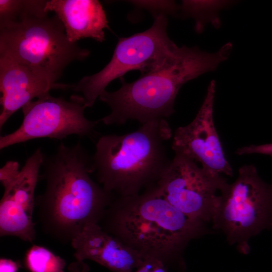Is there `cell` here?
<instances>
[{"label": "cell", "mask_w": 272, "mask_h": 272, "mask_svg": "<svg viewBox=\"0 0 272 272\" xmlns=\"http://www.w3.org/2000/svg\"><path fill=\"white\" fill-rule=\"evenodd\" d=\"M25 265L31 272H64L65 260L48 249L33 245L27 250Z\"/></svg>", "instance_id": "cell-16"}, {"label": "cell", "mask_w": 272, "mask_h": 272, "mask_svg": "<svg viewBox=\"0 0 272 272\" xmlns=\"http://www.w3.org/2000/svg\"><path fill=\"white\" fill-rule=\"evenodd\" d=\"M212 222L230 245L248 254L250 239L272 229V183L261 179L254 165L242 166L236 180L222 192Z\"/></svg>", "instance_id": "cell-6"}, {"label": "cell", "mask_w": 272, "mask_h": 272, "mask_svg": "<svg viewBox=\"0 0 272 272\" xmlns=\"http://www.w3.org/2000/svg\"><path fill=\"white\" fill-rule=\"evenodd\" d=\"M167 19L157 15L148 30L128 37L120 38L109 63L99 72L83 77L73 85L74 92L84 99L87 107L96 99L114 80L132 70L147 73L162 63L178 46L167 32Z\"/></svg>", "instance_id": "cell-7"}, {"label": "cell", "mask_w": 272, "mask_h": 272, "mask_svg": "<svg viewBox=\"0 0 272 272\" xmlns=\"http://www.w3.org/2000/svg\"><path fill=\"white\" fill-rule=\"evenodd\" d=\"M46 12H53L62 23L66 37L72 43L90 38L102 42L108 21L97 0L46 1Z\"/></svg>", "instance_id": "cell-14"}, {"label": "cell", "mask_w": 272, "mask_h": 272, "mask_svg": "<svg viewBox=\"0 0 272 272\" xmlns=\"http://www.w3.org/2000/svg\"><path fill=\"white\" fill-rule=\"evenodd\" d=\"M230 3L222 1H184L181 8L184 14L195 19L196 30L201 32L207 23L218 27L220 24L218 12Z\"/></svg>", "instance_id": "cell-15"}, {"label": "cell", "mask_w": 272, "mask_h": 272, "mask_svg": "<svg viewBox=\"0 0 272 272\" xmlns=\"http://www.w3.org/2000/svg\"><path fill=\"white\" fill-rule=\"evenodd\" d=\"M28 0H0V26L18 21L25 13Z\"/></svg>", "instance_id": "cell-17"}, {"label": "cell", "mask_w": 272, "mask_h": 272, "mask_svg": "<svg viewBox=\"0 0 272 272\" xmlns=\"http://www.w3.org/2000/svg\"><path fill=\"white\" fill-rule=\"evenodd\" d=\"M46 1L29 0L16 22L0 26V55L8 57L52 84L66 67L89 51L70 42L56 15L44 11Z\"/></svg>", "instance_id": "cell-5"}, {"label": "cell", "mask_w": 272, "mask_h": 272, "mask_svg": "<svg viewBox=\"0 0 272 272\" xmlns=\"http://www.w3.org/2000/svg\"><path fill=\"white\" fill-rule=\"evenodd\" d=\"M72 87L51 83L15 60L0 55V129L14 113L34 99L49 94L51 89Z\"/></svg>", "instance_id": "cell-12"}, {"label": "cell", "mask_w": 272, "mask_h": 272, "mask_svg": "<svg viewBox=\"0 0 272 272\" xmlns=\"http://www.w3.org/2000/svg\"><path fill=\"white\" fill-rule=\"evenodd\" d=\"M228 184L222 175L208 171L190 159L175 153L156 187L177 210L206 223L212 221Z\"/></svg>", "instance_id": "cell-8"}, {"label": "cell", "mask_w": 272, "mask_h": 272, "mask_svg": "<svg viewBox=\"0 0 272 272\" xmlns=\"http://www.w3.org/2000/svg\"><path fill=\"white\" fill-rule=\"evenodd\" d=\"M86 108L83 98L78 94L69 99L50 94L36 99L22 107L24 118L19 127L1 136L0 149L39 138L61 140L73 134L93 137L99 120L86 118Z\"/></svg>", "instance_id": "cell-9"}, {"label": "cell", "mask_w": 272, "mask_h": 272, "mask_svg": "<svg viewBox=\"0 0 272 272\" xmlns=\"http://www.w3.org/2000/svg\"><path fill=\"white\" fill-rule=\"evenodd\" d=\"M76 272H89L90 267L89 265L84 262L76 260L75 261Z\"/></svg>", "instance_id": "cell-22"}, {"label": "cell", "mask_w": 272, "mask_h": 272, "mask_svg": "<svg viewBox=\"0 0 272 272\" xmlns=\"http://www.w3.org/2000/svg\"><path fill=\"white\" fill-rule=\"evenodd\" d=\"M45 155L37 148L14 180L5 188L0 201V235L13 236L32 242L36 237L33 214L35 191Z\"/></svg>", "instance_id": "cell-11"}, {"label": "cell", "mask_w": 272, "mask_h": 272, "mask_svg": "<svg viewBox=\"0 0 272 272\" xmlns=\"http://www.w3.org/2000/svg\"><path fill=\"white\" fill-rule=\"evenodd\" d=\"M132 272H169V270L157 259L145 258L140 266Z\"/></svg>", "instance_id": "cell-20"}, {"label": "cell", "mask_w": 272, "mask_h": 272, "mask_svg": "<svg viewBox=\"0 0 272 272\" xmlns=\"http://www.w3.org/2000/svg\"><path fill=\"white\" fill-rule=\"evenodd\" d=\"M106 232L168 269L185 272L189 242L209 233L206 223L190 218L164 198L156 185L141 193L114 198L100 222Z\"/></svg>", "instance_id": "cell-1"}, {"label": "cell", "mask_w": 272, "mask_h": 272, "mask_svg": "<svg viewBox=\"0 0 272 272\" xmlns=\"http://www.w3.org/2000/svg\"><path fill=\"white\" fill-rule=\"evenodd\" d=\"M19 163L8 161L0 169V181L4 188L10 185L20 172Z\"/></svg>", "instance_id": "cell-18"}, {"label": "cell", "mask_w": 272, "mask_h": 272, "mask_svg": "<svg viewBox=\"0 0 272 272\" xmlns=\"http://www.w3.org/2000/svg\"><path fill=\"white\" fill-rule=\"evenodd\" d=\"M172 137L165 119L128 133L102 135L91 157L92 173L114 198L138 195L156 185L169 163L165 143Z\"/></svg>", "instance_id": "cell-4"}, {"label": "cell", "mask_w": 272, "mask_h": 272, "mask_svg": "<svg viewBox=\"0 0 272 272\" xmlns=\"http://www.w3.org/2000/svg\"><path fill=\"white\" fill-rule=\"evenodd\" d=\"M67 272H76L75 262H72L67 267Z\"/></svg>", "instance_id": "cell-23"}, {"label": "cell", "mask_w": 272, "mask_h": 272, "mask_svg": "<svg viewBox=\"0 0 272 272\" xmlns=\"http://www.w3.org/2000/svg\"><path fill=\"white\" fill-rule=\"evenodd\" d=\"M20 266L18 261L4 258L0 259V272H18Z\"/></svg>", "instance_id": "cell-21"}, {"label": "cell", "mask_w": 272, "mask_h": 272, "mask_svg": "<svg viewBox=\"0 0 272 272\" xmlns=\"http://www.w3.org/2000/svg\"><path fill=\"white\" fill-rule=\"evenodd\" d=\"M235 153L240 156L257 154L272 156V143L242 147L237 149Z\"/></svg>", "instance_id": "cell-19"}, {"label": "cell", "mask_w": 272, "mask_h": 272, "mask_svg": "<svg viewBox=\"0 0 272 272\" xmlns=\"http://www.w3.org/2000/svg\"><path fill=\"white\" fill-rule=\"evenodd\" d=\"M232 44L228 42L213 53L197 47H177L160 64L127 83L121 77V87L103 91L99 97L111 109L100 119L107 125H120L135 120L141 124L168 118L174 112L176 97L186 82L214 71L229 57Z\"/></svg>", "instance_id": "cell-3"}, {"label": "cell", "mask_w": 272, "mask_h": 272, "mask_svg": "<svg viewBox=\"0 0 272 272\" xmlns=\"http://www.w3.org/2000/svg\"><path fill=\"white\" fill-rule=\"evenodd\" d=\"M216 83L208 86L202 105L193 120L175 131L172 149L214 173L232 176V168L226 157L214 120Z\"/></svg>", "instance_id": "cell-10"}, {"label": "cell", "mask_w": 272, "mask_h": 272, "mask_svg": "<svg viewBox=\"0 0 272 272\" xmlns=\"http://www.w3.org/2000/svg\"><path fill=\"white\" fill-rule=\"evenodd\" d=\"M71 243L76 260H91L112 272H132L144 259L99 224L86 227Z\"/></svg>", "instance_id": "cell-13"}, {"label": "cell", "mask_w": 272, "mask_h": 272, "mask_svg": "<svg viewBox=\"0 0 272 272\" xmlns=\"http://www.w3.org/2000/svg\"><path fill=\"white\" fill-rule=\"evenodd\" d=\"M92 160L80 142L70 147L61 142L45 156L43 193L35 205L43 230L68 243L90 225L99 224L114 199L90 177Z\"/></svg>", "instance_id": "cell-2"}]
</instances>
